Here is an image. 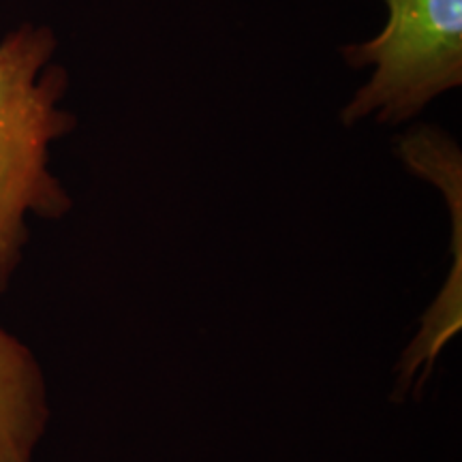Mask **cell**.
<instances>
[{
  "instance_id": "obj_1",
  "label": "cell",
  "mask_w": 462,
  "mask_h": 462,
  "mask_svg": "<svg viewBox=\"0 0 462 462\" xmlns=\"http://www.w3.org/2000/svg\"><path fill=\"white\" fill-rule=\"evenodd\" d=\"M54 51V32L43 26L24 24L0 42V296L22 262L26 217L56 221L71 210L48 165L50 143L75 126L58 107L69 78L50 65Z\"/></svg>"
},
{
  "instance_id": "obj_2",
  "label": "cell",
  "mask_w": 462,
  "mask_h": 462,
  "mask_svg": "<svg viewBox=\"0 0 462 462\" xmlns=\"http://www.w3.org/2000/svg\"><path fill=\"white\" fill-rule=\"evenodd\" d=\"M388 22L371 42L345 48L349 67L371 65L343 120L396 125L462 84V0H383Z\"/></svg>"
},
{
  "instance_id": "obj_3",
  "label": "cell",
  "mask_w": 462,
  "mask_h": 462,
  "mask_svg": "<svg viewBox=\"0 0 462 462\" xmlns=\"http://www.w3.org/2000/svg\"><path fill=\"white\" fill-rule=\"evenodd\" d=\"M401 154L415 173L424 176L446 195L454 229V265L449 279L421 317L418 334L396 364L394 396L404 401L411 388L420 396L439 354L462 328V173L458 150L448 137L435 131H420L404 140Z\"/></svg>"
},
{
  "instance_id": "obj_4",
  "label": "cell",
  "mask_w": 462,
  "mask_h": 462,
  "mask_svg": "<svg viewBox=\"0 0 462 462\" xmlns=\"http://www.w3.org/2000/svg\"><path fill=\"white\" fill-rule=\"evenodd\" d=\"M48 424L42 364L31 346L0 328V462H32Z\"/></svg>"
}]
</instances>
